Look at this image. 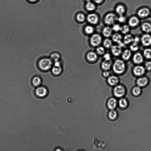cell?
Wrapping results in <instances>:
<instances>
[{"label":"cell","instance_id":"obj_1","mask_svg":"<svg viewBox=\"0 0 151 151\" xmlns=\"http://www.w3.org/2000/svg\"><path fill=\"white\" fill-rule=\"evenodd\" d=\"M125 69V63L123 61L120 60H116L113 66L114 71L118 74H121L123 73Z\"/></svg>","mask_w":151,"mask_h":151},{"label":"cell","instance_id":"obj_2","mask_svg":"<svg viewBox=\"0 0 151 151\" xmlns=\"http://www.w3.org/2000/svg\"><path fill=\"white\" fill-rule=\"evenodd\" d=\"M51 60L48 59H42L39 61V67L42 70H47L50 69L52 65Z\"/></svg>","mask_w":151,"mask_h":151},{"label":"cell","instance_id":"obj_3","mask_svg":"<svg viewBox=\"0 0 151 151\" xmlns=\"http://www.w3.org/2000/svg\"><path fill=\"white\" fill-rule=\"evenodd\" d=\"M118 18L115 14L112 13H109L105 16L104 22L107 25H110L113 24L115 21L117 20Z\"/></svg>","mask_w":151,"mask_h":151},{"label":"cell","instance_id":"obj_4","mask_svg":"<svg viewBox=\"0 0 151 151\" xmlns=\"http://www.w3.org/2000/svg\"><path fill=\"white\" fill-rule=\"evenodd\" d=\"M102 41V38L100 35L95 34L93 35L90 39L91 44L94 46H97L101 44Z\"/></svg>","mask_w":151,"mask_h":151},{"label":"cell","instance_id":"obj_5","mask_svg":"<svg viewBox=\"0 0 151 151\" xmlns=\"http://www.w3.org/2000/svg\"><path fill=\"white\" fill-rule=\"evenodd\" d=\"M114 95L117 97H122L125 94V89L122 86H117L114 89Z\"/></svg>","mask_w":151,"mask_h":151},{"label":"cell","instance_id":"obj_6","mask_svg":"<svg viewBox=\"0 0 151 151\" xmlns=\"http://www.w3.org/2000/svg\"><path fill=\"white\" fill-rule=\"evenodd\" d=\"M122 36L121 34L118 33H115L112 36L113 40L115 43H117L121 47H124L125 44L122 42Z\"/></svg>","mask_w":151,"mask_h":151},{"label":"cell","instance_id":"obj_7","mask_svg":"<svg viewBox=\"0 0 151 151\" xmlns=\"http://www.w3.org/2000/svg\"><path fill=\"white\" fill-rule=\"evenodd\" d=\"M133 72L135 76H140L144 74L145 69L142 66H137L134 67Z\"/></svg>","mask_w":151,"mask_h":151},{"label":"cell","instance_id":"obj_8","mask_svg":"<svg viewBox=\"0 0 151 151\" xmlns=\"http://www.w3.org/2000/svg\"><path fill=\"white\" fill-rule=\"evenodd\" d=\"M47 90L44 87H39L36 90V94L39 97H45L47 95Z\"/></svg>","mask_w":151,"mask_h":151},{"label":"cell","instance_id":"obj_9","mask_svg":"<svg viewBox=\"0 0 151 151\" xmlns=\"http://www.w3.org/2000/svg\"><path fill=\"white\" fill-rule=\"evenodd\" d=\"M122 47L119 45H115L111 47V52L112 54L115 56H118L122 52Z\"/></svg>","mask_w":151,"mask_h":151},{"label":"cell","instance_id":"obj_10","mask_svg":"<svg viewBox=\"0 0 151 151\" xmlns=\"http://www.w3.org/2000/svg\"><path fill=\"white\" fill-rule=\"evenodd\" d=\"M142 43L144 46H148L151 44V37L149 35L145 34L141 38Z\"/></svg>","mask_w":151,"mask_h":151},{"label":"cell","instance_id":"obj_11","mask_svg":"<svg viewBox=\"0 0 151 151\" xmlns=\"http://www.w3.org/2000/svg\"><path fill=\"white\" fill-rule=\"evenodd\" d=\"M133 60L135 64H140L143 61V57L141 53L138 52L134 55Z\"/></svg>","mask_w":151,"mask_h":151},{"label":"cell","instance_id":"obj_12","mask_svg":"<svg viewBox=\"0 0 151 151\" xmlns=\"http://www.w3.org/2000/svg\"><path fill=\"white\" fill-rule=\"evenodd\" d=\"M87 20L90 23L95 24L98 21V16L95 14H91L89 15L87 18Z\"/></svg>","mask_w":151,"mask_h":151},{"label":"cell","instance_id":"obj_13","mask_svg":"<svg viewBox=\"0 0 151 151\" xmlns=\"http://www.w3.org/2000/svg\"><path fill=\"white\" fill-rule=\"evenodd\" d=\"M150 11L149 9L147 8L141 9L138 11V15L141 18H144L147 17L149 15Z\"/></svg>","mask_w":151,"mask_h":151},{"label":"cell","instance_id":"obj_14","mask_svg":"<svg viewBox=\"0 0 151 151\" xmlns=\"http://www.w3.org/2000/svg\"><path fill=\"white\" fill-rule=\"evenodd\" d=\"M112 62L111 60H105L102 62L101 64V67L103 70H109L111 67Z\"/></svg>","mask_w":151,"mask_h":151},{"label":"cell","instance_id":"obj_15","mask_svg":"<svg viewBox=\"0 0 151 151\" xmlns=\"http://www.w3.org/2000/svg\"><path fill=\"white\" fill-rule=\"evenodd\" d=\"M108 81L110 85L115 86L118 84L119 79L118 77L115 76H111L108 78Z\"/></svg>","mask_w":151,"mask_h":151},{"label":"cell","instance_id":"obj_16","mask_svg":"<svg viewBox=\"0 0 151 151\" xmlns=\"http://www.w3.org/2000/svg\"><path fill=\"white\" fill-rule=\"evenodd\" d=\"M148 80L146 77H141L137 80V83L138 85L140 87L145 86L148 84Z\"/></svg>","mask_w":151,"mask_h":151},{"label":"cell","instance_id":"obj_17","mask_svg":"<svg viewBox=\"0 0 151 151\" xmlns=\"http://www.w3.org/2000/svg\"><path fill=\"white\" fill-rule=\"evenodd\" d=\"M139 22V19L137 18L136 17H133L130 19L129 24L131 26L134 27L138 25Z\"/></svg>","mask_w":151,"mask_h":151},{"label":"cell","instance_id":"obj_18","mask_svg":"<svg viewBox=\"0 0 151 151\" xmlns=\"http://www.w3.org/2000/svg\"><path fill=\"white\" fill-rule=\"evenodd\" d=\"M117 101L115 98H111L110 99L108 102V107L110 109L113 110L116 107Z\"/></svg>","mask_w":151,"mask_h":151},{"label":"cell","instance_id":"obj_19","mask_svg":"<svg viewBox=\"0 0 151 151\" xmlns=\"http://www.w3.org/2000/svg\"><path fill=\"white\" fill-rule=\"evenodd\" d=\"M112 29L111 28L106 27L103 30L102 33L104 36L108 38L111 36L112 34Z\"/></svg>","mask_w":151,"mask_h":151},{"label":"cell","instance_id":"obj_20","mask_svg":"<svg viewBox=\"0 0 151 151\" xmlns=\"http://www.w3.org/2000/svg\"><path fill=\"white\" fill-rule=\"evenodd\" d=\"M87 58L89 61L93 62L97 60V56L95 52H91L87 54Z\"/></svg>","mask_w":151,"mask_h":151},{"label":"cell","instance_id":"obj_21","mask_svg":"<svg viewBox=\"0 0 151 151\" xmlns=\"http://www.w3.org/2000/svg\"><path fill=\"white\" fill-rule=\"evenodd\" d=\"M131 55V51L128 49H126L123 52L122 57L124 60H128L130 58Z\"/></svg>","mask_w":151,"mask_h":151},{"label":"cell","instance_id":"obj_22","mask_svg":"<svg viewBox=\"0 0 151 151\" xmlns=\"http://www.w3.org/2000/svg\"><path fill=\"white\" fill-rule=\"evenodd\" d=\"M133 38L131 35H126L124 38V43L125 44H128L133 42Z\"/></svg>","mask_w":151,"mask_h":151},{"label":"cell","instance_id":"obj_23","mask_svg":"<svg viewBox=\"0 0 151 151\" xmlns=\"http://www.w3.org/2000/svg\"><path fill=\"white\" fill-rule=\"evenodd\" d=\"M142 30L146 32H151V25L149 23H144L142 25Z\"/></svg>","mask_w":151,"mask_h":151},{"label":"cell","instance_id":"obj_24","mask_svg":"<svg viewBox=\"0 0 151 151\" xmlns=\"http://www.w3.org/2000/svg\"><path fill=\"white\" fill-rule=\"evenodd\" d=\"M125 10L124 7L122 5H120L118 6L116 9L117 13L120 15H122L124 12H125Z\"/></svg>","mask_w":151,"mask_h":151},{"label":"cell","instance_id":"obj_25","mask_svg":"<svg viewBox=\"0 0 151 151\" xmlns=\"http://www.w3.org/2000/svg\"><path fill=\"white\" fill-rule=\"evenodd\" d=\"M52 72L56 75H58L60 74L62 71L61 67H56L54 66L52 69Z\"/></svg>","mask_w":151,"mask_h":151},{"label":"cell","instance_id":"obj_26","mask_svg":"<svg viewBox=\"0 0 151 151\" xmlns=\"http://www.w3.org/2000/svg\"><path fill=\"white\" fill-rule=\"evenodd\" d=\"M32 82L34 85L35 86H38L41 84V80L40 78L36 77L33 78L32 80Z\"/></svg>","mask_w":151,"mask_h":151},{"label":"cell","instance_id":"obj_27","mask_svg":"<svg viewBox=\"0 0 151 151\" xmlns=\"http://www.w3.org/2000/svg\"><path fill=\"white\" fill-rule=\"evenodd\" d=\"M86 8L88 10L92 11L94 10L95 8V5L92 3L90 2H88L86 5Z\"/></svg>","mask_w":151,"mask_h":151},{"label":"cell","instance_id":"obj_28","mask_svg":"<svg viewBox=\"0 0 151 151\" xmlns=\"http://www.w3.org/2000/svg\"><path fill=\"white\" fill-rule=\"evenodd\" d=\"M104 47L107 48H109L111 47L112 44L111 40L109 39H106L104 40L103 43Z\"/></svg>","mask_w":151,"mask_h":151},{"label":"cell","instance_id":"obj_29","mask_svg":"<svg viewBox=\"0 0 151 151\" xmlns=\"http://www.w3.org/2000/svg\"><path fill=\"white\" fill-rule=\"evenodd\" d=\"M143 54L145 57L147 59H151V49H146L143 52Z\"/></svg>","mask_w":151,"mask_h":151},{"label":"cell","instance_id":"obj_30","mask_svg":"<svg viewBox=\"0 0 151 151\" xmlns=\"http://www.w3.org/2000/svg\"><path fill=\"white\" fill-rule=\"evenodd\" d=\"M109 116L111 120L115 119L117 117L116 111L113 110H111L109 113Z\"/></svg>","mask_w":151,"mask_h":151},{"label":"cell","instance_id":"obj_31","mask_svg":"<svg viewBox=\"0 0 151 151\" xmlns=\"http://www.w3.org/2000/svg\"><path fill=\"white\" fill-rule=\"evenodd\" d=\"M119 105L120 107L122 108H126L127 105V102L125 99H122L120 100Z\"/></svg>","mask_w":151,"mask_h":151},{"label":"cell","instance_id":"obj_32","mask_svg":"<svg viewBox=\"0 0 151 151\" xmlns=\"http://www.w3.org/2000/svg\"><path fill=\"white\" fill-rule=\"evenodd\" d=\"M129 30V27L128 25H124L121 27V31L123 34H125L128 33Z\"/></svg>","mask_w":151,"mask_h":151},{"label":"cell","instance_id":"obj_33","mask_svg":"<svg viewBox=\"0 0 151 151\" xmlns=\"http://www.w3.org/2000/svg\"><path fill=\"white\" fill-rule=\"evenodd\" d=\"M141 89L139 87H135L132 90V93L134 95L138 96L141 93Z\"/></svg>","mask_w":151,"mask_h":151},{"label":"cell","instance_id":"obj_34","mask_svg":"<svg viewBox=\"0 0 151 151\" xmlns=\"http://www.w3.org/2000/svg\"><path fill=\"white\" fill-rule=\"evenodd\" d=\"M131 50L133 51H136L139 49V47L138 43H134L130 46Z\"/></svg>","mask_w":151,"mask_h":151},{"label":"cell","instance_id":"obj_35","mask_svg":"<svg viewBox=\"0 0 151 151\" xmlns=\"http://www.w3.org/2000/svg\"><path fill=\"white\" fill-rule=\"evenodd\" d=\"M85 32L88 34H91L94 31V29L92 27L88 26L86 27L85 29Z\"/></svg>","mask_w":151,"mask_h":151},{"label":"cell","instance_id":"obj_36","mask_svg":"<svg viewBox=\"0 0 151 151\" xmlns=\"http://www.w3.org/2000/svg\"><path fill=\"white\" fill-rule=\"evenodd\" d=\"M105 50L104 48L101 46L99 47L97 49V53L100 55L103 54L105 53Z\"/></svg>","mask_w":151,"mask_h":151},{"label":"cell","instance_id":"obj_37","mask_svg":"<svg viewBox=\"0 0 151 151\" xmlns=\"http://www.w3.org/2000/svg\"><path fill=\"white\" fill-rule=\"evenodd\" d=\"M51 58L55 61H58L59 60V59H60V56L57 53H54L51 56Z\"/></svg>","mask_w":151,"mask_h":151},{"label":"cell","instance_id":"obj_38","mask_svg":"<svg viewBox=\"0 0 151 151\" xmlns=\"http://www.w3.org/2000/svg\"><path fill=\"white\" fill-rule=\"evenodd\" d=\"M77 18L78 20L79 21L82 22L84 20L85 18L84 15L83 14H79L77 15Z\"/></svg>","mask_w":151,"mask_h":151},{"label":"cell","instance_id":"obj_39","mask_svg":"<svg viewBox=\"0 0 151 151\" xmlns=\"http://www.w3.org/2000/svg\"><path fill=\"white\" fill-rule=\"evenodd\" d=\"M121 28L119 25L115 24L113 27L112 29L115 32H118L121 31Z\"/></svg>","mask_w":151,"mask_h":151},{"label":"cell","instance_id":"obj_40","mask_svg":"<svg viewBox=\"0 0 151 151\" xmlns=\"http://www.w3.org/2000/svg\"><path fill=\"white\" fill-rule=\"evenodd\" d=\"M117 20L121 23H123L125 22V18L122 15H120L119 18H118Z\"/></svg>","mask_w":151,"mask_h":151},{"label":"cell","instance_id":"obj_41","mask_svg":"<svg viewBox=\"0 0 151 151\" xmlns=\"http://www.w3.org/2000/svg\"><path fill=\"white\" fill-rule=\"evenodd\" d=\"M145 67L147 70H151V62H147L145 64Z\"/></svg>","mask_w":151,"mask_h":151},{"label":"cell","instance_id":"obj_42","mask_svg":"<svg viewBox=\"0 0 151 151\" xmlns=\"http://www.w3.org/2000/svg\"><path fill=\"white\" fill-rule=\"evenodd\" d=\"M104 58L105 60H111V55L109 53H106L104 55Z\"/></svg>","mask_w":151,"mask_h":151},{"label":"cell","instance_id":"obj_43","mask_svg":"<svg viewBox=\"0 0 151 151\" xmlns=\"http://www.w3.org/2000/svg\"><path fill=\"white\" fill-rule=\"evenodd\" d=\"M103 75L104 77H108L110 75V73L109 72L107 71V70H105L103 72Z\"/></svg>","mask_w":151,"mask_h":151},{"label":"cell","instance_id":"obj_44","mask_svg":"<svg viewBox=\"0 0 151 151\" xmlns=\"http://www.w3.org/2000/svg\"><path fill=\"white\" fill-rule=\"evenodd\" d=\"M140 40L139 38L138 37H135L134 39L133 42L134 43H138Z\"/></svg>","mask_w":151,"mask_h":151},{"label":"cell","instance_id":"obj_45","mask_svg":"<svg viewBox=\"0 0 151 151\" xmlns=\"http://www.w3.org/2000/svg\"><path fill=\"white\" fill-rule=\"evenodd\" d=\"M54 66L56 67H60V63L59 60L55 61Z\"/></svg>","mask_w":151,"mask_h":151},{"label":"cell","instance_id":"obj_46","mask_svg":"<svg viewBox=\"0 0 151 151\" xmlns=\"http://www.w3.org/2000/svg\"><path fill=\"white\" fill-rule=\"evenodd\" d=\"M93 0L96 3L100 4L102 2L103 0Z\"/></svg>","mask_w":151,"mask_h":151},{"label":"cell","instance_id":"obj_47","mask_svg":"<svg viewBox=\"0 0 151 151\" xmlns=\"http://www.w3.org/2000/svg\"><path fill=\"white\" fill-rule=\"evenodd\" d=\"M29 0L31 2H36L37 0Z\"/></svg>","mask_w":151,"mask_h":151},{"label":"cell","instance_id":"obj_48","mask_svg":"<svg viewBox=\"0 0 151 151\" xmlns=\"http://www.w3.org/2000/svg\"><path fill=\"white\" fill-rule=\"evenodd\" d=\"M87 0V1H88V2H89V1H90V0Z\"/></svg>","mask_w":151,"mask_h":151}]
</instances>
